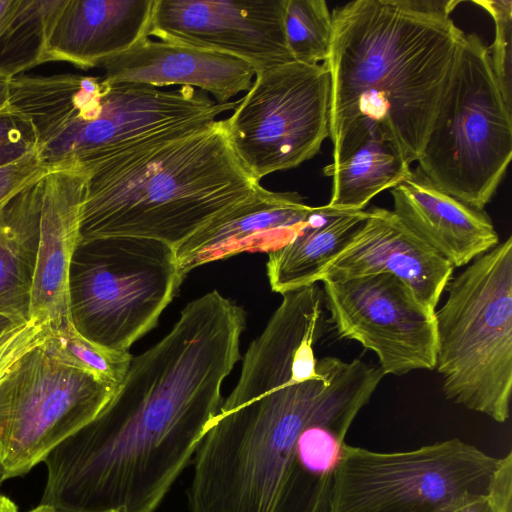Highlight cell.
Listing matches in <instances>:
<instances>
[{
    "instance_id": "836d02e7",
    "label": "cell",
    "mask_w": 512,
    "mask_h": 512,
    "mask_svg": "<svg viewBox=\"0 0 512 512\" xmlns=\"http://www.w3.org/2000/svg\"><path fill=\"white\" fill-rule=\"evenodd\" d=\"M24 322L16 321L12 318L0 314V335L9 328Z\"/></svg>"
},
{
    "instance_id": "d6a6232c",
    "label": "cell",
    "mask_w": 512,
    "mask_h": 512,
    "mask_svg": "<svg viewBox=\"0 0 512 512\" xmlns=\"http://www.w3.org/2000/svg\"><path fill=\"white\" fill-rule=\"evenodd\" d=\"M0 512H18V507L9 497L0 494Z\"/></svg>"
},
{
    "instance_id": "ac0fdd59",
    "label": "cell",
    "mask_w": 512,
    "mask_h": 512,
    "mask_svg": "<svg viewBox=\"0 0 512 512\" xmlns=\"http://www.w3.org/2000/svg\"><path fill=\"white\" fill-rule=\"evenodd\" d=\"M393 212L423 242L454 268L499 244L489 215L435 186L417 167L391 189Z\"/></svg>"
},
{
    "instance_id": "484cf974",
    "label": "cell",
    "mask_w": 512,
    "mask_h": 512,
    "mask_svg": "<svg viewBox=\"0 0 512 512\" xmlns=\"http://www.w3.org/2000/svg\"><path fill=\"white\" fill-rule=\"evenodd\" d=\"M491 16L494 23V41L488 48L490 62L503 99L512 109V1L474 0Z\"/></svg>"
},
{
    "instance_id": "5bb4252c",
    "label": "cell",
    "mask_w": 512,
    "mask_h": 512,
    "mask_svg": "<svg viewBox=\"0 0 512 512\" xmlns=\"http://www.w3.org/2000/svg\"><path fill=\"white\" fill-rule=\"evenodd\" d=\"M454 267L416 236L392 211L367 210V217L328 263L320 282L390 273L435 311Z\"/></svg>"
},
{
    "instance_id": "52a82bcc",
    "label": "cell",
    "mask_w": 512,
    "mask_h": 512,
    "mask_svg": "<svg viewBox=\"0 0 512 512\" xmlns=\"http://www.w3.org/2000/svg\"><path fill=\"white\" fill-rule=\"evenodd\" d=\"M175 249L147 238L79 241L70 264L69 319L87 340L128 353L157 326L183 281Z\"/></svg>"
},
{
    "instance_id": "2e32d148",
    "label": "cell",
    "mask_w": 512,
    "mask_h": 512,
    "mask_svg": "<svg viewBox=\"0 0 512 512\" xmlns=\"http://www.w3.org/2000/svg\"><path fill=\"white\" fill-rule=\"evenodd\" d=\"M86 183L81 165L51 169L42 179L39 240L31 289L30 318L51 329L69 319L68 282L80 240V217Z\"/></svg>"
},
{
    "instance_id": "7a4b0ae2",
    "label": "cell",
    "mask_w": 512,
    "mask_h": 512,
    "mask_svg": "<svg viewBox=\"0 0 512 512\" xmlns=\"http://www.w3.org/2000/svg\"><path fill=\"white\" fill-rule=\"evenodd\" d=\"M295 361L243 364L193 458L190 512H328L346 423L314 406L329 379Z\"/></svg>"
},
{
    "instance_id": "8fae6325",
    "label": "cell",
    "mask_w": 512,
    "mask_h": 512,
    "mask_svg": "<svg viewBox=\"0 0 512 512\" xmlns=\"http://www.w3.org/2000/svg\"><path fill=\"white\" fill-rule=\"evenodd\" d=\"M102 78V77H101ZM92 109L53 143L38 151L49 167L83 165L172 132L192 129L232 111L239 99L219 104L202 90H162L102 78Z\"/></svg>"
},
{
    "instance_id": "83f0119b",
    "label": "cell",
    "mask_w": 512,
    "mask_h": 512,
    "mask_svg": "<svg viewBox=\"0 0 512 512\" xmlns=\"http://www.w3.org/2000/svg\"><path fill=\"white\" fill-rule=\"evenodd\" d=\"M37 151L31 124L14 112L0 114V166Z\"/></svg>"
},
{
    "instance_id": "cb8c5ba5",
    "label": "cell",
    "mask_w": 512,
    "mask_h": 512,
    "mask_svg": "<svg viewBox=\"0 0 512 512\" xmlns=\"http://www.w3.org/2000/svg\"><path fill=\"white\" fill-rule=\"evenodd\" d=\"M283 26L294 61L314 65L327 59L332 13L324 0H285Z\"/></svg>"
},
{
    "instance_id": "30bf717a",
    "label": "cell",
    "mask_w": 512,
    "mask_h": 512,
    "mask_svg": "<svg viewBox=\"0 0 512 512\" xmlns=\"http://www.w3.org/2000/svg\"><path fill=\"white\" fill-rule=\"evenodd\" d=\"M330 75L324 63L292 61L256 72L224 119L229 143L255 181L313 158L330 135Z\"/></svg>"
},
{
    "instance_id": "4316f807",
    "label": "cell",
    "mask_w": 512,
    "mask_h": 512,
    "mask_svg": "<svg viewBox=\"0 0 512 512\" xmlns=\"http://www.w3.org/2000/svg\"><path fill=\"white\" fill-rule=\"evenodd\" d=\"M51 327L38 318H30L0 335V381L27 352L43 344Z\"/></svg>"
},
{
    "instance_id": "8992f818",
    "label": "cell",
    "mask_w": 512,
    "mask_h": 512,
    "mask_svg": "<svg viewBox=\"0 0 512 512\" xmlns=\"http://www.w3.org/2000/svg\"><path fill=\"white\" fill-rule=\"evenodd\" d=\"M511 158L512 109L503 99L488 47L477 34H465L418 168L442 191L484 210Z\"/></svg>"
},
{
    "instance_id": "3957f363",
    "label": "cell",
    "mask_w": 512,
    "mask_h": 512,
    "mask_svg": "<svg viewBox=\"0 0 512 512\" xmlns=\"http://www.w3.org/2000/svg\"><path fill=\"white\" fill-rule=\"evenodd\" d=\"M461 1L356 0L334 9L330 139L335 155L375 125L417 161L465 33L450 17Z\"/></svg>"
},
{
    "instance_id": "d6986e66",
    "label": "cell",
    "mask_w": 512,
    "mask_h": 512,
    "mask_svg": "<svg viewBox=\"0 0 512 512\" xmlns=\"http://www.w3.org/2000/svg\"><path fill=\"white\" fill-rule=\"evenodd\" d=\"M155 0H67L54 26L45 63L82 69L121 54L148 37Z\"/></svg>"
},
{
    "instance_id": "5b68a950",
    "label": "cell",
    "mask_w": 512,
    "mask_h": 512,
    "mask_svg": "<svg viewBox=\"0 0 512 512\" xmlns=\"http://www.w3.org/2000/svg\"><path fill=\"white\" fill-rule=\"evenodd\" d=\"M436 320V365L447 399L494 421L510 415L512 237L452 277Z\"/></svg>"
},
{
    "instance_id": "44dd1931",
    "label": "cell",
    "mask_w": 512,
    "mask_h": 512,
    "mask_svg": "<svg viewBox=\"0 0 512 512\" xmlns=\"http://www.w3.org/2000/svg\"><path fill=\"white\" fill-rule=\"evenodd\" d=\"M367 217V210L320 206L284 246L268 253L267 277L279 294L320 282L328 263L341 251Z\"/></svg>"
},
{
    "instance_id": "d4e9b609",
    "label": "cell",
    "mask_w": 512,
    "mask_h": 512,
    "mask_svg": "<svg viewBox=\"0 0 512 512\" xmlns=\"http://www.w3.org/2000/svg\"><path fill=\"white\" fill-rule=\"evenodd\" d=\"M45 346L60 361L88 372L114 387L125 378L133 356L107 350L80 335L70 320L51 329Z\"/></svg>"
},
{
    "instance_id": "603a6c76",
    "label": "cell",
    "mask_w": 512,
    "mask_h": 512,
    "mask_svg": "<svg viewBox=\"0 0 512 512\" xmlns=\"http://www.w3.org/2000/svg\"><path fill=\"white\" fill-rule=\"evenodd\" d=\"M67 0H20L0 37V71L13 78L45 63L47 45Z\"/></svg>"
},
{
    "instance_id": "7402d4cb",
    "label": "cell",
    "mask_w": 512,
    "mask_h": 512,
    "mask_svg": "<svg viewBox=\"0 0 512 512\" xmlns=\"http://www.w3.org/2000/svg\"><path fill=\"white\" fill-rule=\"evenodd\" d=\"M410 165L397 145L377 126L370 125L323 168L332 179L331 198L326 205L339 210H364L377 194L405 181L412 174Z\"/></svg>"
},
{
    "instance_id": "7c38bea8",
    "label": "cell",
    "mask_w": 512,
    "mask_h": 512,
    "mask_svg": "<svg viewBox=\"0 0 512 512\" xmlns=\"http://www.w3.org/2000/svg\"><path fill=\"white\" fill-rule=\"evenodd\" d=\"M322 283L338 336L373 351L384 375L435 369L436 311L401 279L379 273Z\"/></svg>"
},
{
    "instance_id": "ba28073f",
    "label": "cell",
    "mask_w": 512,
    "mask_h": 512,
    "mask_svg": "<svg viewBox=\"0 0 512 512\" xmlns=\"http://www.w3.org/2000/svg\"><path fill=\"white\" fill-rule=\"evenodd\" d=\"M500 458L453 438L403 452L344 444L328 512H439L487 494Z\"/></svg>"
},
{
    "instance_id": "e575fe53",
    "label": "cell",
    "mask_w": 512,
    "mask_h": 512,
    "mask_svg": "<svg viewBox=\"0 0 512 512\" xmlns=\"http://www.w3.org/2000/svg\"><path fill=\"white\" fill-rule=\"evenodd\" d=\"M29 512H62V511L57 510L52 505L41 504L40 503L37 507H35L34 509L30 510ZM107 512H114V511H107Z\"/></svg>"
},
{
    "instance_id": "4dcf8cb0",
    "label": "cell",
    "mask_w": 512,
    "mask_h": 512,
    "mask_svg": "<svg viewBox=\"0 0 512 512\" xmlns=\"http://www.w3.org/2000/svg\"><path fill=\"white\" fill-rule=\"evenodd\" d=\"M20 0H0V37L13 19Z\"/></svg>"
},
{
    "instance_id": "9a60e30c",
    "label": "cell",
    "mask_w": 512,
    "mask_h": 512,
    "mask_svg": "<svg viewBox=\"0 0 512 512\" xmlns=\"http://www.w3.org/2000/svg\"><path fill=\"white\" fill-rule=\"evenodd\" d=\"M318 207L297 192H273L259 185L247 199L218 215L175 249L180 275L244 252L270 253L305 226Z\"/></svg>"
},
{
    "instance_id": "9c48e42d",
    "label": "cell",
    "mask_w": 512,
    "mask_h": 512,
    "mask_svg": "<svg viewBox=\"0 0 512 512\" xmlns=\"http://www.w3.org/2000/svg\"><path fill=\"white\" fill-rule=\"evenodd\" d=\"M116 389L60 361L44 343L23 355L0 381V484L44 462Z\"/></svg>"
},
{
    "instance_id": "6da1fadb",
    "label": "cell",
    "mask_w": 512,
    "mask_h": 512,
    "mask_svg": "<svg viewBox=\"0 0 512 512\" xmlns=\"http://www.w3.org/2000/svg\"><path fill=\"white\" fill-rule=\"evenodd\" d=\"M246 319L217 290L189 302L165 337L132 358L104 410L46 457L40 503L156 512L219 411Z\"/></svg>"
},
{
    "instance_id": "e0dca14e",
    "label": "cell",
    "mask_w": 512,
    "mask_h": 512,
    "mask_svg": "<svg viewBox=\"0 0 512 512\" xmlns=\"http://www.w3.org/2000/svg\"><path fill=\"white\" fill-rule=\"evenodd\" d=\"M104 80L152 87L180 85L212 94L219 104L252 86L255 68L221 52L145 38L131 49L104 60Z\"/></svg>"
},
{
    "instance_id": "f1b7e54d",
    "label": "cell",
    "mask_w": 512,
    "mask_h": 512,
    "mask_svg": "<svg viewBox=\"0 0 512 512\" xmlns=\"http://www.w3.org/2000/svg\"><path fill=\"white\" fill-rule=\"evenodd\" d=\"M51 169L37 151L0 166V203L43 178Z\"/></svg>"
},
{
    "instance_id": "4fadbf2b",
    "label": "cell",
    "mask_w": 512,
    "mask_h": 512,
    "mask_svg": "<svg viewBox=\"0 0 512 512\" xmlns=\"http://www.w3.org/2000/svg\"><path fill=\"white\" fill-rule=\"evenodd\" d=\"M285 0H155L148 37L221 52L256 72L294 61L283 26Z\"/></svg>"
},
{
    "instance_id": "277c9868",
    "label": "cell",
    "mask_w": 512,
    "mask_h": 512,
    "mask_svg": "<svg viewBox=\"0 0 512 512\" xmlns=\"http://www.w3.org/2000/svg\"><path fill=\"white\" fill-rule=\"evenodd\" d=\"M81 166L79 241L139 237L176 249L260 185L240 164L218 119Z\"/></svg>"
},
{
    "instance_id": "f546056e",
    "label": "cell",
    "mask_w": 512,
    "mask_h": 512,
    "mask_svg": "<svg viewBox=\"0 0 512 512\" xmlns=\"http://www.w3.org/2000/svg\"><path fill=\"white\" fill-rule=\"evenodd\" d=\"M439 512H501L491 501L487 494H466L448 505Z\"/></svg>"
},
{
    "instance_id": "ffe728a7",
    "label": "cell",
    "mask_w": 512,
    "mask_h": 512,
    "mask_svg": "<svg viewBox=\"0 0 512 512\" xmlns=\"http://www.w3.org/2000/svg\"><path fill=\"white\" fill-rule=\"evenodd\" d=\"M42 179L0 203V314L19 322L30 319Z\"/></svg>"
},
{
    "instance_id": "1f68e13d",
    "label": "cell",
    "mask_w": 512,
    "mask_h": 512,
    "mask_svg": "<svg viewBox=\"0 0 512 512\" xmlns=\"http://www.w3.org/2000/svg\"><path fill=\"white\" fill-rule=\"evenodd\" d=\"M11 77L0 71V114L11 112L10 110V83Z\"/></svg>"
}]
</instances>
